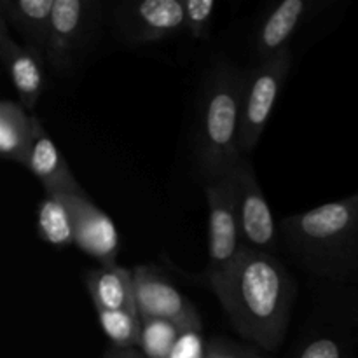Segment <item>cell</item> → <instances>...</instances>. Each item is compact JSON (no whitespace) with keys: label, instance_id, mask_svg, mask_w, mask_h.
<instances>
[{"label":"cell","instance_id":"cell-1","mask_svg":"<svg viewBox=\"0 0 358 358\" xmlns=\"http://www.w3.org/2000/svg\"><path fill=\"white\" fill-rule=\"evenodd\" d=\"M212 290L234 331L268 352L283 343L297 289L275 254L241 247L222 273L208 276Z\"/></svg>","mask_w":358,"mask_h":358},{"label":"cell","instance_id":"cell-2","mask_svg":"<svg viewBox=\"0 0 358 358\" xmlns=\"http://www.w3.org/2000/svg\"><path fill=\"white\" fill-rule=\"evenodd\" d=\"M280 236L301 268L348 282L358 269V192L287 215L280 222Z\"/></svg>","mask_w":358,"mask_h":358},{"label":"cell","instance_id":"cell-3","mask_svg":"<svg viewBox=\"0 0 358 358\" xmlns=\"http://www.w3.org/2000/svg\"><path fill=\"white\" fill-rule=\"evenodd\" d=\"M245 70L219 63L205 77L192 138L194 163L205 182L226 177L243 157L240 149Z\"/></svg>","mask_w":358,"mask_h":358},{"label":"cell","instance_id":"cell-4","mask_svg":"<svg viewBox=\"0 0 358 358\" xmlns=\"http://www.w3.org/2000/svg\"><path fill=\"white\" fill-rule=\"evenodd\" d=\"M101 17L100 2L56 0L44 55L45 69L59 77L76 72L96 42Z\"/></svg>","mask_w":358,"mask_h":358},{"label":"cell","instance_id":"cell-5","mask_svg":"<svg viewBox=\"0 0 358 358\" xmlns=\"http://www.w3.org/2000/svg\"><path fill=\"white\" fill-rule=\"evenodd\" d=\"M290 66L292 51L287 48L271 58L255 62L254 66L245 70L240 133V149L243 156H248L257 147L262 133L266 131Z\"/></svg>","mask_w":358,"mask_h":358},{"label":"cell","instance_id":"cell-6","mask_svg":"<svg viewBox=\"0 0 358 358\" xmlns=\"http://www.w3.org/2000/svg\"><path fill=\"white\" fill-rule=\"evenodd\" d=\"M208 201V273L212 276L229 268L238 257L241 240L233 171L205 185Z\"/></svg>","mask_w":358,"mask_h":358},{"label":"cell","instance_id":"cell-7","mask_svg":"<svg viewBox=\"0 0 358 358\" xmlns=\"http://www.w3.org/2000/svg\"><path fill=\"white\" fill-rule=\"evenodd\" d=\"M117 35L126 45L154 44L185 31L184 0L122 2L114 10Z\"/></svg>","mask_w":358,"mask_h":358},{"label":"cell","instance_id":"cell-8","mask_svg":"<svg viewBox=\"0 0 358 358\" xmlns=\"http://www.w3.org/2000/svg\"><path fill=\"white\" fill-rule=\"evenodd\" d=\"M133 283L136 311L142 320H163L177 325L182 332H201L198 308L164 276L142 264L133 269Z\"/></svg>","mask_w":358,"mask_h":358},{"label":"cell","instance_id":"cell-9","mask_svg":"<svg viewBox=\"0 0 358 358\" xmlns=\"http://www.w3.org/2000/svg\"><path fill=\"white\" fill-rule=\"evenodd\" d=\"M233 177L243 245L254 250L275 254L280 240L278 226L248 156L241 157L234 166Z\"/></svg>","mask_w":358,"mask_h":358},{"label":"cell","instance_id":"cell-10","mask_svg":"<svg viewBox=\"0 0 358 358\" xmlns=\"http://www.w3.org/2000/svg\"><path fill=\"white\" fill-rule=\"evenodd\" d=\"M63 201L72 219L73 245L100 266L114 264L119 252V233L114 220L98 208L86 192L55 196Z\"/></svg>","mask_w":358,"mask_h":358},{"label":"cell","instance_id":"cell-11","mask_svg":"<svg viewBox=\"0 0 358 358\" xmlns=\"http://www.w3.org/2000/svg\"><path fill=\"white\" fill-rule=\"evenodd\" d=\"M0 59L16 90L20 103L27 110H34L45 87V65L30 49L14 41L10 28L3 20H0Z\"/></svg>","mask_w":358,"mask_h":358},{"label":"cell","instance_id":"cell-12","mask_svg":"<svg viewBox=\"0 0 358 358\" xmlns=\"http://www.w3.org/2000/svg\"><path fill=\"white\" fill-rule=\"evenodd\" d=\"M56 0H0V20L14 28L23 45L44 62Z\"/></svg>","mask_w":358,"mask_h":358},{"label":"cell","instance_id":"cell-13","mask_svg":"<svg viewBox=\"0 0 358 358\" xmlns=\"http://www.w3.org/2000/svg\"><path fill=\"white\" fill-rule=\"evenodd\" d=\"M27 170H30L31 175L41 182L45 196L86 192L73 177L62 150L58 149L55 140L48 135L44 124L38 126L37 136H35L34 147H31L30 157H28Z\"/></svg>","mask_w":358,"mask_h":358},{"label":"cell","instance_id":"cell-14","mask_svg":"<svg viewBox=\"0 0 358 358\" xmlns=\"http://www.w3.org/2000/svg\"><path fill=\"white\" fill-rule=\"evenodd\" d=\"M84 285L96 311H136L133 269L103 264L84 275Z\"/></svg>","mask_w":358,"mask_h":358},{"label":"cell","instance_id":"cell-15","mask_svg":"<svg viewBox=\"0 0 358 358\" xmlns=\"http://www.w3.org/2000/svg\"><path fill=\"white\" fill-rule=\"evenodd\" d=\"M311 3L306 0H283L266 16L255 34V62H262L290 48L289 42L306 17Z\"/></svg>","mask_w":358,"mask_h":358},{"label":"cell","instance_id":"cell-16","mask_svg":"<svg viewBox=\"0 0 358 358\" xmlns=\"http://www.w3.org/2000/svg\"><path fill=\"white\" fill-rule=\"evenodd\" d=\"M41 124V119L28 114L20 101L3 98L0 101V156L27 168Z\"/></svg>","mask_w":358,"mask_h":358},{"label":"cell","instance_id":"cell-17","mask_svg":"<svg viewBox=\"0 0 358 358\" xmlns=\"http://www.w3.org/2000/svg\"><path fill=\"white\" fill-rule=\"evenodd\" d=\"M37 234L52 247L73 245V226L63 201L55 196H45L37 206Z\"/></svg>","mask_w":358,"mask_h":358},{"label":"cell","instance_id":"cell-18","mask_svg":"<svg viewBox=\"0 0 358 358\" xmlns=\"http://www.w3.org/2000/svg\"><path fill=\"white\" fill-rule=\"evenodd\" d=\"M101 329L115 348H136L142 338V318L131 311H96Z\"/></svg>","mask_w":358,"mask_h":358},{"label":"cell","instance_id":"cell-19","mask_svg":"<svg viewBox=\"0 0 358 358\" xmlns=\"http://www.w3.org/2000/svg\"><path fill=\"white\" fill-rule=\"evenodd\" d=\"M140 350L145 358H170L182 331L177 325L163 320H142Z\"/></svg>","mask_w":358,"mask_h":358},{"label":"cell","instance_id":"cell-20","mask_svg":"<svg viewBox=\"0 0 358 358\" xmlns=\"http://www.w3.org/2000/svg\"><path fill=\"white\" fill-rule=\"evenodd\" d=\"M185 7V31L192 38L205 41L210 37L215 0H184Z\"/></svg>","mask_w":358,"mask_h":358},{"label":"cell","instance_id":"cell-21","mask_svg":"<svg viewBox=\"0 0 358 358\" xmlns=\"http://www.w3.org/2000/svg\"><path fill=\"white\" fill-rule=\"evenodd\" d=\"M205 358H266L261 353L254 352V350L243 348L234 343L222 341V339H215L210 345L208 352H206Z\"/></svg>","mask_w":358,"mask_h":358},{"label":"cell","instance_id":"cell-22","mask_svg":"<svg viewBox=\"0 0 358 358\" xmlns=\"http://www.w3.org/2000/svg\"><path fill=\"white\" fill-rule=\"evenodd\" d=\"M299 358H343V355L341 348L334 339L318 338L304 346Z\"/></svg>","mask_w":358,"mask_h":358},{"label":"cell","instance_id":"cell-23","mask_svg":"<svg viewBox=\"0 0 358 358\" xmlns=\"http://www.w3.org/2000/svg\"><path fill=\"white\" fill-rule=\"evenodd\" d=\"M170 358H201L199 332H182Z\"/></svg>","mask_w":358,"mask_h":358},{"label":"cell","instance_id":"cell-24","mask_svg":"<svg viewBox=\"0 0 358 358\" xmlns=\"http://www.w3.org/2000/svg\"><path fill=\"white\" fill-rule=\"evenodd\" d=\"M103 358H145V355L136 348H115V346H110L105 352Z\"/></svg>","mask_w":358,"mask_h":358}]
</instances>
